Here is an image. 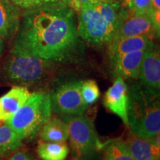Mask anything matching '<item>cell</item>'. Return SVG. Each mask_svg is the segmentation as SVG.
Wrapping results in <instances>:
<instances>
[{
    "instance_id": "1",
    "label": "cell",
    "mask_w": 160,
    "mask_h": 160,
    "mask_svg": "<svg viewBox=\"0 0 160 160\" xmlns=\"http://www.w3.org/2000/svg\"><path fill=\"white\" fill-rule=\"evenodd\" d=\"M12 50L56 63L75 61L83 45L73 8L58 2L24 10Z\"/></svg>"
},
{
    "instance_id": "2",
    "label": "cell",
    "mask_w": 160,
    "mask_h": 160,
    "mask_svg": "<svg viewBox=\"0 0 160 160\" xmlns=\"http://www.w3.org/2000/svg\"><path fill=\"white\" fill-rule=\"evenodd\" d=\"M77 31L91 46L101 48L111 41L119 22V5L114 0H91L79 8Z\"/></svg>"
},
{
    "instance_id": "3",
    "label": "cell",
    "mask_w": 160,
    "mask_h": 160,
    "mask_svg": "<svg viewBox=\"0 0 160 160\" xmlns=\"http://www.w3.org/2000/svg\"><path fill=\"white\" fill-rule=\"evenodd\" d=\"M159 93L138 81L128 86V126L132 134L151 139L159 133Z\"/></svg>"
},
{
    "instance_id": "4",
    "label": "cell",
    "mask_w": 160,
    "mask_h": 160,
    "mask_svg": "<svg viewBox=\"0 0 160 160\" xmlns=\"http://www.w3.org/2000/svg\"><path fill=\"white\" fill-rule=\"evenodd\" d=\"M56 64L50 60L11 49L1 73L8 82L27 88L45 81L53 71Z\"/></svg>"
},
{
    "instance_id": "5",
    "label": "cell",
    "mask_w": 160,
    "mask_h": 160,
    "mask_svg": "<svg viewBox=\"0 0 160 160\" xmlns=\"http://www.w3.org/2000/svg\"><path fill=\"white\" fill-rule=\"evenodd\" d=\"M51 113L49 93L35 92L31 93L19 111L6 122L23 141L37 137L51 118Z\"/></svg>"
},
{
    "instance_id": "6",
    "label": "cell",
    "mask_w": 160,
    "mask_h": 160,
    "mask_svg": "<svg viewBox=\"0 0 160 160\" xmlns=\"http://www.w3.org/2000/svg\"><path fill=\"white\" fill-rule=\"evenodd\" d=\"M68 131L72 153L76 159L85 160L102 150V143L96 131L93 122L82 115H61Z\"/></svg>"
},
{
    "instance_id": "7",
    "label": "cell",
    "mask_w": 160,
    "mask_h": 160,
    "mask_svg": "<svg viewBox=\"0 0 160 160\" xmlns=\"http://www.w3.org/2000/svg\"><path fill=\"white\" fill-rule=\"evenodd\" d=\"M82 81L75 80L56 86L50 94L52 111L60 115H82L88 105L81 93Z\"/></svg>"
},
{
    "instance_id": "8",
    "label": "cell",
    "mask_w": 160,
    "mask_h": 160,
    "mask_svg": "<svg viewBox=\"0 0 160 160\" xmlns=\"http://www.w3.org/2000/svg\"><path fill=\"white\" fill-rule=\"evenodd\" d=\"M138 36H145L152 39L154 36H159L150 16L131 11L120 13L119 24L112 39Z\"/></svg>"
},
{
    "instance_id": "9",
    "label": "cell",
    "mask_w": 160,
    "mask_h": 160,
    "mask_svg": "<svg viewBox=\"0 0 160 160\" xmlns=\"http://www.w3.org/2000/svg\"><path fill=\"white\" fill-rule=\"evenodd\" d=\"M139 78L140 82L148 88L160 92L159 48L153 41L145 50Z\"/></svg>"
},
{
    "instance_id": "10",
    "label": "cell",
    "mask_w": 160,
    "mask_h": 160,
    "mask_svg": "<svg viewBox=\"0 0 160 160\" xmlns=\"http://www.w3.org/2000/svg\"><path fill=\"white\" fill-rule=\"evenodd\" d=\"M128 85L122 78H115L111 87L105 92L103 105L110 111L118 116L128 126Z\"/></svg>"
},
{
    "instance_id": "11",
    "label": "cell",
    "mask_w": 160,
    "mask_h": 160,
    "mask_svg": "<svg viewBox=\"0 0 160 160\" xmlns=\"http://www.w3.org/2000/svg\"><path fill=\"white\" fill-rule=\"evenodd\" d=\"M145 52V50H142L110 58L113 77L122 78L123 79H139Z\"/></svg>"
},
{
    "instance_id": "12",
    "label": "cell",
    "mask_w": 160,
    "mask_h": 160,
    "mask_svg": "<svg viewBox=\"0 0 160 160\" xmlns=\"http://www.w3.org/2000/svg\"><path fill=\"white\" fill-rule=\"evenodd\" d=\"M125 142L135 160H159V133L151 139L131 133Z\"/></svg>"
},
{
    "instance_id": "13",
    "label": "cell",
    "mask_w": 160,
    "mask_h": 160,
    "mask_svg": "<svg viewBox=\"0 0 160 160\" xmlns=\"http://www.w3.org/2000/svg\"><path fill=\"white\" fill-rule=\"evenodd\" d=\"M11 0H0V37L8 40L19 29L22 13Z\"/></svg>"
},
{
    "instance_id": "14",
    "label": "cell",
    "mask_w": 160,
    "mask_h": 160,
    "mask_svg": "<svg viewBox=\"0 0 160 160\" xmlns=\"http://www.w3.org/2000/svg\"><path fill=\"white\" fill-rule=\"evenodd\" d=\"M31 93L26 87L13 86L0 97V121H8L19 111Z\"/></svg>"
},
{
    "instance_id": "15",
    "label": "cell",
    "mask_w": 160,
    "mask_h": 160,
    "mask_svg": "<svg viewBox=\"0 0 160 160\" xmlns=\"http://www.w3.org/2000/svg\"><path fill=\"white\" fill-rule=\"evenodd\" d=\"M152 41V39L145 36L112 39L107 45L109 58L118 57L131 52L146 50Z\"/></svg>"
},
{
    "instance_id": "16",
    "label": "cell",
    "mask_w": 160,
    "mask_h": 160,
    "mask_svg": "<svg viewBox=\"0 0 160 160\" xmlns=\"http://www.w3.org/2000/svg\"><path fill=\"white\" fill-rule=\"evenodd\" d=\"M39 132L43 141L65 142L68 139L67 125L62 119L57 117L51 118Z\"/></svg>"
},
{
    "instance_id": "17",
    "label": "cell",
    "mask_w": 160,
    "mask_h": 160,
    "mask_svg": "<svg viewBox=\"0 0 160 160\" xmlns=\"http://www.w3.org/2000/svg\"><path fill=\"white\" fill-rule=\"evenodd\" d=\"M22 140L18 137L6 121H0V157L17 151Z\"/></svg>"
},
{
    "instance_id": "18",
    "label": "cell",
    "mask_w": 160,
    "mask_h": 160,
    "mask_svg": "<svg viewBox=\"0 0 160 160\" xmlns=\"http://www.w3.org/2000/svg\"><path fill=\"white\" fill-rule=\"evenodd\" d=\"M42 160H65L69 153V148L65 142H41L37 149Z\"/></svg>"
},
{
    "instance_id": "19",
    "label": "cell",
    "mask_w": 160,
    "mask_h": 160,
    "mask_svg": "<svg viewBox=\"0 0 160 160\" xmlns=\"http://www.w3.org/2000/svg\"><path fill=\"white\" fill-rule=\"evenodd\" d=\"M102 150L105 160H135L125 142L121 139H112L102 143Z\"/></svg>"
},
{
    "instance_id": "20",
    "label": "cell",
    "mask_w": 160,
    "mask_h": 160,
    "mask_svg": "<svg viewBox=\"0 0 160 160\" xmlns=\"http://www.w3.org/2000/svg\"><path fill=\"white\" fill-rule=\"evenodd\" d=\"M81 93L86 105L94 104L100 97V91L97 82L93 79L82 81L81 85Z\"/></svg>"
},
{
    "instance_id": "21",
    "label": "cell",
    "mask_w": 160,
    "mask_h": 160,
    "mask_svg": "<svg viewBox=\"0 0 160 160\" xmlns=\"http://www.w3.org/2000/svg\"><path fill=\"white\" fill-rule=\"evenodd\" d=\"M128 9L135 13L150 15L153 9L152 0H131Z\"/></svg>"
},
{
    "instance_id": "22",
    "label": "cell",
    "mask_w": 160,
    "mask_h": 160,
    "mask_svg": "<svg viewBox=\"0 0 160 160\" xmlns=\"http://www.w3.org/2000/svg\"><path fill=\"white\" fill-rule=\"evenodd\" d=\"M20 9H31L38 6L61 2L60 0H11Z\"/></svg>"
},
{
    "instance_id": "23",
    "label": "cell",
    "mask_w": 160,
    "mask_h": 160,
    "mask_svg": "<svg viewBox=\"0 0 160 160\" xmlns=\"http://www.w3.org/2000/svg\"><path fill=\"white\" fill-rule=\"evenodd\" d=\"M9 160H32V159L31 156H30L28 153H26L25 151H19L15 152V153L11 156Z\"/></svg>"
},
{
    "instance_id": "24",
    "label": "cell",
    "mask_w": 160,
    "mask_h": 160,
    "mask_svg": "<svg viewBox=\"0 0 160 160\" xmlns=\"http://www.w3.org/2000/svg\"><path fill=\"white\" fill-rule=\"evenodd\" d=\"M60 1L65 3L70 7L72 8L73 6H74V8H78V10H79V5L78 4L77 0H60Z\"/></svg>"
},
{
    "instance_id": "25",
    "label": "cell",
    "mask_w": 160,
    "mask_h": 160,
    "mask_svg": "<svg viewBox=\"0 0 160 160\" xmlns=\"http://www.w3.org/2000/svg\"><path fill=\"white\" fill-rule=\"evenodd\" d=\"M152 5L153 8L160 11V0H152Z\"/></svg>"
},
{
    "instance_id": "26",
    "label": "cell",
    "mask_w": 160,
    "mask_h": 160,
    "mask_svg": "<svg viewBox=\"0 0 160 160\" xmlns=\"http://www.w3.org/2000/svg\"><path fill=\"white\" fill-rule=\"evenodd\" d=\"M4 50H5V42H4V39L0 37V57L3 53Z\"/></svg>"
},
{
    "instance_id": "27",
    "label": "cell",
    "mask_w": 160,
    "mask_h": 160,
    "mask_svg": "<svg viewBox=\"0 0 160 160\" xmlns=\"http://www.w3.org/2000/svg\"><path fill=\"white\" fill-rule=\"evenodd\" d=\"M131 0H122V5H123V7L126 8L128 9L130 4H131Z\"/></svg>"
},
{
    "instance_id": "28",
    "label": "cell",
    "mask_w": 160,
    "mask_h": 160,
    "mask_svg": "<svg viewBox=\"0 0 160 160\" xmlns=\"http://www.w3.org/2000/svg\"><path fill=\"white\" fill-rule=\"evenodd\" d=\"M91 0H77L78 4H79V8L82 5H85V4L88 3L89 2H91Z\"/></svg>"
},
{
    "instance_id": "29",
    "label": "cell",
    "mask_w": 160,
    "mask_h": 160,
    "mask_svg": "<svg viewBox=\"0 0 160 160\" xmlns=\"http://www.w3.org/2000/svg\"><path fill=\"white\" fill-rule=\"evenodd\" d=\"M0 160H2V158H1V157H0Z\"/></svg>"
}]
</instances>
